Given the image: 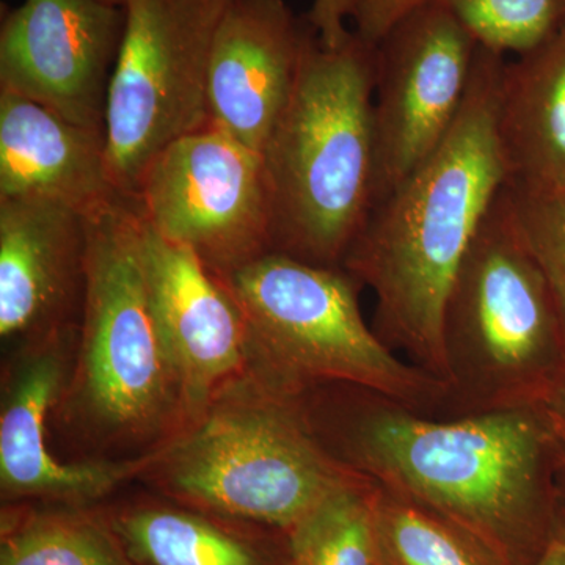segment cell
<instances>
[{
	"instance_id": "26",
	"label": "cell",
	"mask_w": 565,
	"mask_h": 565,
	"mask_svg": "<svg viewBox=\"0 0 565 565\" xmlns=\"http://www.w3.org/2000/svg\"><path fill=\"white\" fill-rule=\"evenodd\" d=\"M548 408L555 423L557 438V489L561 503L565 505V386L552 397Z\"/></svg>"
},
{
	"instance_id": "18",
	"label": "cell",
	"mask_w": 565,
	"mask_h": 565,
	"mask_svg": "<svg viewBox=\"0 0 565 565\" xmlns=\"http://www.w3.org/2000/svg\"><path fill=\"white\" fill-rule=\"evenodd\" d=\"M498 137L508 182L565 192V25L505 61Z\"/></svg>"
},
{
	"instance_id": "6",
	"label": "cell",
	"mask_w": 565,
	"mask_h": 565,
	"mask_svg": "<svg viewBox=\"0 0 565 565\" xmlns=\"http://www.w3.org/2000/svg\"><path fill=\"white\" fill-rule=\"evenodd\" d=\"M217 277L243 313L248 375L270 392L300 399L323 386H359L451 415L448 385L379 338L360 307L363 285L344 267L269 252Z\"/></svg>"
},
{
	"instance_id": "22",
	"label": "cell",
	"mask_w": 565,
	"mask_h": 565,
	"mask_svg": "<svg viewBox=\"0 0 565 565\" xmlns=\"http://www.w3.org/2000/svg\"><path fill=\"white\" fill-rule=\"evenodd\" d=\"M448 10L479 47L522 55L565 25V0H430Z\"/></svg>"
},
{
	"instance_id": "7",
	"label": "cell",
	"mask_w": 565,
	"mask_h": 565,
	"mask_svg": "<svg viewBox=\"0 0 565 565\" xmlns=\"http://www.w3.org/2000/svg\"><path fill=\"white\" fill-rule=\"evenodd\" d=\"M441 343L451 416L548 404L565 386L563 321L505 185L449 288Z\"/></svg>"
},
{
	"instance_id": "20",
	"label": "cell",
	"mask_w": 565,
	"mask_h": 565,
	"mask_svg": "<svg viewBox=\"0 0 565 565\" xmlns=\"http://www.w3.org/2000/svg\"><path fill=\"white\" fill-rule=\"evenodd\" d=\"M370 501L381 565H501L452 523L374 482Z\"/></svg>"
},
{
	"instance_id": "11",
	"label": "cell",
	"mask_w": 565,
	"mask_h": 565,
	"mask_svg": "<svg viewBox=\"0 0 565 565\" xmlns=\"http://www.w3.org/2000/svg\"><path fill=\"white\" fill-rule=\"evenodd\" d=\"M76 326L14 345L3 364L0 399L2 504L95 508L137 481L151 455L129 460L63 462L51 448L52 414L61 403L77 345Z\"/></svg>"
},
{
	"instance_id": "5",
	"label": "cell",
	"mask_w": 565,
	"mask_h": 565,
	"mask_svg": "<svg viewBox=\"0 0 565 565\" xmlns=\"http://www.w3.org/2000/svg\"><path fill=\"white\" fill-rule=\"evenodd\" d=\"M137 481L178 503L288 534L327 498L363 486L326 448L302 397L281 396L250 375L223 388Z\"/></svg>"
},
{
	"instance_id": "27",
	"label": "cell",
	"mask_w": 565,
	"mask_h": 565,
	"mask_svg": "<svg viewBox=\"0 0 565 565\" xmlns=\"http://www.w3.org/2000/svg\"><path fill=\"white\" fill-rule=\"evenodd\" d=\"M531 565H565V505L561 503L552 534L541 555Z\"/></svg>"
},
{
	"instance_id": "13",
	"label": "cell",
	"mask_w": 565,
	"mask_h": 565,
	"mask_svg": "<svg viewBox=\"0 0 565 565\" xmlns=\"http://www.w3.org/2000/svg\"><path fill=\"white\" fill-rule=\"evenodd\" d=\"M137 243L152 315L184 386L191 424L223 388L248 375L243 313L221 278L189 248L152 230L139 210Z\"/></svg>"
},
{
	"instance_id": "23",
	"label": "cell",
	"mask_w": 565,
	"mask_h": 565,
	"mask_svg": "<svg viewBox=\"0 0 565 565\" xmlns=\"http://www.w3.org/2000/svg\"><path fill=\"white\" fill-rule=\"evenodd\" d=\"M516 222L552 286L565 333V192L505 182Z\"/></svg>"
},
{
	"instance_id": "24",
	"label": "cell",
	"mask_w": 565,
	"mask_h": 565,
	"mask_svg": "<svg viewBox=\"0 0 565 565\" xmlns=\"http://www.w3.org/2000/svg\"><path fill=\"white\" fill-rule=\"evenodd\" d=\"M424 2L426 0H359L352 14L353 32L377 44L404 14Z\"/></svg>"
},
{
	"instance_id": "12",
	"label": "cell",
	"mask_w": 565,
	"mask_h": 565,
	"mask_svg": "<svg viewBox=\"0 0 565 565\" xmlns=\"http://www.w3.org/2000/svg\"><path fill=\"white\" fill-rule=\"evenodd\" d=\"M125 24L103 0H24L0 24V90L106 132Z\"/></svg>"
},
{
	"instance_id": "10",
	"label": "cell",
	"mask_w": 565,
	"mask_h": 565,
	"mask_svg": "<svg viewBox=\"0 0 565 565\" xmlns=\"http://www.w3.org/2000/svg\"><path fill=\"white\" fill-rule=\"evenodd\" d=\"M478 44L462 24L426 0L377 43L374 204L445 140L473 77Z\"/></svg>"
},
{
	"instance_id": "21",
	"label": "cell",
	"mask_w": 565,
	"mask_h": 565,
	"mask_svg": "<svg viewBox=\"0 0 565 565\" xmlns=\"http://www.w3.org/2000/svg\"><path fill=\"white\" fill-rule=\"evenodd\" d=\"M373 481L327 498L286 534V565H381L371 514Z\"/></svg>"
},
{
	"instance_id": "9",
	"label": "cell",
	"mask_w": 565,
	"mask_h": 565,
	"mask_svg": "<svg viewBox=\"0 0 565 565\" xmlns=\"http://www.w3.org/2000/svg\"><path fill=\"white\" fill-rule=\"evenodd\" d=\"M143 221L215 275L274 252V207L262 152L207 122L162 148L134 193Z\"/></svg>"
},
{
	"instance_id": "14",
	"label": "cell",
	"mask_w": 565,
	"mask_h": 565,
	"mask_svg": "<svg viewBox=\"0 0 565 565\" xmlns=\"http://www.w3.org/2000/svg\"><path fill=\"white\" fill-rule=\"evenodd\" d=\"M87 215L40 199H0V338L14 345L79 323Z\"/></svg>"
},
{
	"instance_id": "17",
	"label": "cell",
	"mask_w": 565,
	"mask_h": 565,
	"mask_svg": "<svg viewBox=\"0 0 565 565\" xmlns=\"http://www.w3.org/2000/svg\"><path fill=\"white\" fill-rule=\"evenodd\" d=\"M131 565H286V535L145 494L99 508Z\"/></svg>"
},
{
	"instance_id": "19",
	"label": "cell",
	"mask_w": 565,
	"mask_h": 565,
	"mask_svg": "<svg viewBox=\"0 0 565 565\" xmlns=\"http://www.w3.org/2000/svg\"><path fill=\"white\" fill-rule=\"evenodd\" d=\"M0 565H131L99 508L2 505Z\"/></svg>"
},
{
	"instance_id": "16",
	"label": "cell",
	"mask_w": 565,
	"mask_h": 565,
	"mask_svg": "<svg viewBox=\"0 0 565 565\" xmlns=\"http://www.w3.org/2000/svg\"><path fill=\"white\" fill-rule=\"evenodd\" d=\"M106 132L0 90V199H40L88 215L121 199Z\"/></svg>"
},
{
	"instance_id": "3",
	"label": "cell",
	"mask_w": 565,
	"mask_h": 565,
	"mask_svg": "<svg viewBox=\"0 0 565 565\" xmlns=\"http://www.w3.org/2000/svg\"><path fill=\"white\" fill-rule=\"evenodd\" d=\"M73 366L52 427L84 460L150 456L189 426L184 386L152 315L131 196L87 215Z\"/></svg>"
},
{
	"instance_id": "25",
	"label": "cell",
	"mask_w": 565,
	"mask_h": 565,
	"mask_svg": "<svg viewBox=\"0 0 565 565\" xmlns=\"http://www.w3.org/2000/svg\"><path fill=\"white\" fill-rule=\"evenodd\" d=\"M359 0H315L308 11V24L313 28L319 41L327 47H338L351 36L345 20L351 18Z\"/></svg>"
},
{
	"instance_id": "28",
	"label": "cell",
	"mask_w": 565,
	"mask_h": 565,
	"mask_svg": "<svg viewBox=\"0 0 565 565\" xmlns=\"http://www.w3.org/2000/svg\"><path fill=\"white\" fill-rule=\"evenodd\" d=\"M103 2L109 3V6L114 7H122V9H125L126 2H128V0H103Z\"/></svg>"
},
{
	"instance_id": "8",
	"label": "cell",
	"mask_w": 565,
	"mask_h": 565,
	"mask_svg": "<svg viewBox=\"0 0 565 565\" xmlns=\"http://www.w3.org/2000/svg\"><path fill=\"white\" fill-rule=\"evenodd\" d=\"M234 0H128L107 104L111 180L134 196L170 141L207 125L212 46Z\"/></svg>"
},
{
	"instance_id": "2",
	"label": "cell",
	"mask_w": 565,
	"mask_h": 565,
	"mask_svg": "<svg viewBox=\"0 0 565 565\" xmlns=\"http://www.w3.org/2000/svg\"><path fill=\"white\" fill-rule=\"evenodd\" d=\"M505 61L478 46L470 88L451 131L418 169L374 204L343 263L374 292L373 329L379 338L445 384L446 297L508 182L498 137Z\"/></svg>"
},
{
	"instance_id": "1",
	"label": "cell",
	"mask_w": 565,
	"mask_h": 565,
	"mask_svg": "<svg viewBox=\"0 0 565 565\" xmlns=\"http://www.w3.org/2000/svg\"><path fill=\"white\" fill-rule=\"evenodd\" d=\"M326 448L356 473L422 505L501 565H531L561 497L548 404L433 416L359 386L302 397Z\"/></svg>"
},
{
	"instance_id": "15",
	"label": "cell",
	"mask_w": 565,
	"mask_h": 565,
	"mask_svg": "<svg viewBox=\"0 0 565 565\" xmlns=\"http://www.w3.org/2000/svg\"><path fill=\"white\" fill-rule=\"evenodd\" d=\"M310 24L286 0H234L207 71V122L263 152L291 98Z\"/></svg>"
},
{
	"instance_id": "4",
	"label": "cell",
	"mask_w": 565,
	"mask_h": 565,
	"mask_svg": "<svg viewBox=\"0 0 565 565\" xmlns=\"http://www.w3.org/2000/svg\"><path fill=\"white\" fill-rule=\"evenodd\" d=\"M377 44L327 47L310 25L291 98L262 152L274 252L343 267L374 206Z\"/></svg>"
}]
</instances>
